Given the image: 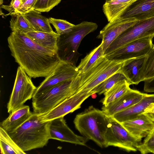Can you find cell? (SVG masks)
Here are the masks:
<instances>
[{
    "label": "cell",
    "instance_id": "32",
    "mask_svg": "<svg viewBox=\"0 0 154 154\" xmlns=\"http://www.w3.org/2000/svg\"><path fill=\"white\" fill-rule=\"evenodd\" d=\"M23 3L22 0H11L9 5H2L1 7L9 12L6 15L11 16L15 14V11L20 7Z\"/></svg>",
    "mask_w": 154,
    "mask_h": 154
},
{
    "label": "cell",
    "instance_id": "21",
    "mask_svg": "<svg viewBox=\"0 0 154 154\" xmlns=\"http://www.w3.org/2000/svg\"><path fill=\"white\" fill-rule=\"evenodd\" d=\"M25 34L39 45L57 52V43L59 35L57 32L33 31Z\"/></svg>",
    "mask_w": 154,
    "mask_h": 154
},
{
    "label": "cell",
    "instance_id": "13",
    "mask_svg": "<svg viewBox=\"0 0 154 154\" xmlns=\"http://www.w3.org/2000/svg\"><path fill=\"white\" fill-rule=\"evenodd\" d=\"M49 133L50 139L82 146H86L88 140L75 134L66 124L64 117L51 121Z\"/></svg>",
    "mask_w": 154,
    "mask_h": 154
},
{
    "label": "cell",
    "instance_id": "30",
    "mask_svg": "<svg viewBox=\"0 0 154 154\" xmlns=\"http://www.w3.org/2000/svg\"><path fill=\"white\" fill-rule=\"evenodd\" d=\"M141 154L154 153V128L137 147Z\"/></svg>",
    "mask_w": 154,
    "mask_h": 154
},
{
    "label": "cell",
    "instance_id": "33",
    "mask_svg": "<svg viewBox=\"0 0 154 154\" xmlns=\"http://www.w3.org/2000/svg\"><path fill=\"white\" fill-rule=\"evenodd\" d=\"M37 0H26L15 11V14H25L34 10V5Z\"/></svg>",
    "mask_w": 154,
    "mask_h": 154
},
{
    "label": "cell",
    "instance_id": "5",
    "mask_svg": "<svg viewBox=\"0 0 154 154\" xmlns=\"http://www.w3.org/2000/svg\"><path fill=\"white\" fill-rule=\"evenodd\" d=\"M72 80L62 82L33 97V112L39 114H43L76 93L77 91L72 84Z\"/></svg>",
    "mask_w": 154,
    "mask_h": 154
},
{
    "label": "cell",
    "instance_id": "29",
    "mask_svg": "<svg viewBox=\"0 0 154 154\" xmlns=\"http://www.w3.org/2000/svg\"><path fill=\"white\" fill-rule=\"evenodd\" d=\"M49 22L55 29L56 32L60 35L70 31L75 25L66 20L52 17L49 18Z\"/></svg>",
    "mask_w": 154,
    "mask_h": 154
},
{
    "label": "cell",
    "instance_id": "34",
    "mask_svg": "<svg viewBox=\"0 0 154 154\" xmlns=\"http://www.w3.org/2000/svg\"><path fill=\"white\" fill-rule=\"evenodd\" d=\"M144 82V91L147 93H154V78Z\"/></svg>",
    "mask_w": 154,
    "mask_h": 154
},
{
    "label": "cell",
    "instance_id": "18",
    "mask_svg": "<svg viewBox=\"0 0 154 154\" xmlns=\"http://www.w3.org/2000/svg\"><path fill=\"white\" fill-rule=\"evenodd\" d=\"M32 112L29 107L23 105L11 112L9 116L0 123V126L8 133H11L23 123Z\"/></svg>",
    "mask_w": 154,
    "mask_h": 154
},
{
    "label": "cell",
    "instance_id": "25",
    "mask_svg": "<svg viewBox=\"0 0 154 154\" xmlns=\"http://www.w3.org/2000/svg\"><path fill=\"white\" fill-rule=\"evenodd\" d=\"M104 56L102 43L88 54L81 61L77 67L79 72L83 73L87 71L101 57Z\"/></svg>",
    "mask_w": 154,
    "mask_h": 154
},
{
    "label": "cell",
    "instance_id": "8",
    "mask_svg": "<svg viewBox=\"0 0 154 154\" xmlns=\"http://www.w3.org/2000/svg\"><path fill=\"white\" fill-rule=\"evenodd\" d=\"M149 37H154V17L138 21L134 25L123 32L109 46L104 55L131 41Z\"/></svg>",
    "mask_w": 154,
    "mask_h": 154
},
{
    "label": "cell",
    "instance_id": "35",
    "mask_svg": "<svg viewBox=\"0 0 154 154\" xmlns=\"http://www.w3.org/2000/svg\"><path fill=\"white\" fill-rule=\"evenodd\" d=\"M143 113L154 114V103L150 104L144 110Z\"/></svg>",
    "mask_w": 154,
    "mask_h": 154
},
{
    "label": "cell",
    "instance_id": "16",
    "mask_svg": "<svg viewBox=\"0 0 154 154\" xmlns=\"http://www.w3.org/2000/svg\"><path fill=\"white\" fill-rule=\"evenodd\" d=\"M138 21L154 17V0H135L120 16Z\"/></svg>",
    "mask_w": 154,
    "mask_h": 154
},
{
    "label": "cell",
    "instance_id": "6",
    "mask_svg": "<svg viewBox=\"0 0 154 154\" xmlns=\"http://www.w3.org/2000/svg\"><path fill=\"white\" fill-rule=\"evenodd\" d=\"M20 66L18 67L13 88L8 103V112L12 111L24 105L32 98L36 87L31 79Z\"/></svg>",
    "mask_w": 154,
    "mask_h": 154
},
{
    "label": "cell",
    "instance_id": "27",
    "mask_svg": "<svg viewBox=\"0 0 154 154\" xmlns=\"http://www.w3.org/2000/svg\"><path fill=\"white\" fill-rule=\"evenodd\" d=\"M153 78H154V45L145 57L139 75L140 82Z\"/></svg>",
    "mask_w": 154,
    "mask_h": 154
},
{
    "label": "cell",
    "instance_id": "10",
    "mask_svg": "<svg viewBox=\"0 0 154 154\" xmlns=\"http://www.w3.org/2000/svg\"><path fill=\"white\" fill-rule=\"evenodd\" d=\"M79 73L76 66L60 60L51 73L37 87L33 97L62 82L72 79Z\"/></svg>",
    "mask_w": 154,
    "mask_h": 154
},
{
    "label": "cell",
    "instance_id": "39",
    "mask_svg": "<svg viewBox=\"0 0 154 154\" xmlns=\"http://www.w3.org/2000/svg\"><path fill=\"white\" fill-rule=\"evenodd\" d=\"M22 0V1H23V2L24 0Z\"/></svg>",
    "mask_w": 154,
    "mask_h": 154
},
{
    "label": "cell",
    "instance_id": "14",
    "mask_svg": "<svg viewBox=\"0 0 154 154\" xmlns=\"http://www.w3.org/2000/svg\"><path fill=\"white\" fill-rule=\"evenodd\" d=\"M120 123L132 136L141 141L154 128V120L146 113Z\"/></svg>",
    "mask_w": 154,
    "mask_h": 154
},
{
    "label": "cell",
    "instance_id": "4",
    "mask_svg": "<svg viewBox=\"0 0 154 154\" xmlns=\"http://www.w3.org/2000/svg\"><path fill=\"white\" fill-rule=\"evenodd\" d=\"M98 25L96 23L82 22L75 26L69 32L59 35L57 43V53L61 60L76 66L81 54L78 49L84 37L96 30Z\"/></svg>",
    "mask_w": 154,
    "mask_h": 154
},
{
    "label": "cell",
    "instance_id": "23",
    "mask_svg": "<svg viewBox=\"0 0 154 154\" xmlns=\"http://www.w3.org/2000/svg\"><path fill=\"white\" fill-rule=\"evenodd\" d=\"M131 85L126 79L115 84L103 94L104 97L101 101L103 105L106 106L119 99L130 88Z\"/></svg>",
    "mask_w": 154,
    "mask_h": 154
},
{
    "label": "cell",
    "instance_id": "17",
    "mask_svg": "<svg viewBox=\"0 0 154 154\" xmlns=\"http://www.w3.org/2000/svg\"><path fill=\"white\" fill-rule=\"evenodd\" d=\"M154 103V94H145L139 102L129 108L119 112L112 117L120 123L131 119L144 112L146 109Z\"/></svg>",
    "mask_w": 154,
    "mask_h": 154
},
{
    "label": "cell",
    "instance_id": "31",
    "mask_svg": "<svg viewBox=\"0 0 154 154\" xmlns=\"http://www.w3.org/2000/svg\"><path fill=\"white\" fill-rule=\"evenodd\" d=\"M62 0H37L33 9L42 12H48L60 3Z\"/></svg>",
    "mask_w": 154,
    "mask_h": 154
},
{
    "label": "cell",
    "instance_id": "15",
    "mask_svg": "<svg viewBox=\"0 0 154 154\" xmlns=\"http://www.w3.org/2000/svg\"><path fill=\"white\" fill-rule=\"evenodd\" d=\"M145 93L131 88L119 99L106 106H103L102 110L106 115L112 116L119 112L127 109L140 101Z\"/></svg>",
    "mask_w": 154,
    "mask_h": 154
},
{
    "label": "cell",
    "instance_id": "9",
    "mask_svg": "<svg viewBox=\"0 0 154 154\" xmlns=\"http://www.w3.org/2000/svg\"><path fill=\"white\" fill-rule=\"evenodd\" d=\"M94 94L93 91H80L64 100L49 111L43 114H38L39 119L41 122H45L64 117L80 108L83 102Z\"/></svg>",
    "mask_w": 154,
    "mask_h": 154
},
{
    "label": "cell",
    "instance_id": "2",
    "mask_svg": "<svg viewBox=\"0 0 154 154\" xmlns=\"http://www.w3.org/2000/svg\"><path fill=\"white\" fill-rule=\"evenodd\" d=\"M50 123L41 122L38 114L32 112L23 123L8 134L24 152L43 148L50 139Z\"/></svg>",
    "mask_w": 154,
    "mask_h": 154
},
{
    "label": "cell",
    "instance_id": "22",
    "mask_svg": "<svg viewBox=\"0 0 154 154\" xmlns=\"http://www.w3.org/2000/svg\"><path fill=\"white\" fill-rule=\"evenodd\" d=\"M41 13L33 10L23 15L35 31L53 32L49 19Z\"/></svg>",
    "mask_w": 154,
    "mask_h": 154
},
{
    "label": "cell",
    "instance_id": "37",
    "mask_svg": "<svg viewBox=\"0 0 154 154\" xmlns=\"http://www.w3.org/2000/svg\"><path fill=\"white\" fill-rule=\"evenodd\" d=\"M3 3V0H0V5H1Z\"/></svg>",
    "mask_w": 154,
    "mask_h": 154
},
{
    "label": "cell",
    "instance_id": "3",
    "mask_svg": "<svg viewBox=\"0 0 154 154\" xmlns=\"http://www.w3.org/2000/svg\"><path fill=\"white\" fill-rule=\"evenodd\" d=\"M108 122L104 112L93 106L77 114L74 120L75 128L83 137L101 148L106 147L105 135Z\"/></svg>",
    "mask_w": 154,
    "mask_h": 154
},
{
    "label": "cell",
    "instance_id": "28",
    "mask_svg": "<svg viewBox=\"0 0 154 154\" xmlns=\"http://www.w3.org/2000/svg\"><path fill=\"white\" fill-rule=\"evenodd\" d=\"M125 79L128 81L121 70L106 78L94 88L92 91L95 94L97 93L99 95L104 94L115 84Z\"/></svg>",
    "mask_w": 154,
    "mask_h": 154
},
{
    "label": "cell",
    "instance_id": "19",
    "mask_svg": "<svg viewBox=\"0 0 154 154\" xmlns=\"http://www.w3.org/2000/svg\"><path fill=\"white\" fill-rule=\"evenodd\" d=\"M135 0H106L103 11L109 22L120 17Z\"/></svg>",
    "mask_w": 154,
    "mask_h": 154
},
{
    "label": "cell",
    "instance_id": "38",
    "mask_svg": "<svg viewBox=\"0 0 154 154\" xmlns=\"http://www.w3.org/2000/svg\"><path fill=\"white\" fill-rule=\"evenodd\" d=\"M26 0H24L23 2V3L24 2H25Z\"/></svg>",
    "mask_w": 154,
    "mask_h": 154
},
{
    "label": "cell",
    "instance_id": "36",
    "mask_svg": "<svg viewBox=\"0 0 154 154\" xmlns=\"http://www.w3.org/2000/svg\"><path fill=\"white\" fill-rule=\"evenodd\" d=\"M148 114H149L150 116L152 118V119L154 120V114H152V113H148Z\"/></svg>",
    "mask_w": 154,
    "mask_h": 154
},
{
    "label": "cell",
    "instance_id": "1",
    "mask_svg": "<svg viewBox=\"0 0 154 154\" xmlns=\"http://www.w3.org/2000/svg\"><path fill=\"white\" fill-rule=\"evenodd\" d=\"M7 41L15 62L31 78L47 76L60 60L57 51L39 45L25 34L12 32Z\"/></svg>",
    "mask_w": 154,
    "mask_h": 154
},
{
    "label": "cell",
    "instance_id": "24",
    "mask_svg": "<svg viewBox=\"0 0 154 154\" xmlns=\"http://www.w3.org/2000/svg\"><path fill=\"white\" fill-rule=\"evenodd\" d=\"M0 147L2 154H25L9 135L0 126Z\"/></svg>",
    "mask_w": 154,
    "mask_h": 154
},
{
    "label": "cell",
    "instance_id": "7",
    "mask_svg": "<svg viewBox=\"0 0 154 154\" xmlns=\"http://www.w3.org/2000/svg\"><path fill=\"white\" fill-rule=\"evenodd\" d=\"M109 122L105 134L106 147L113 146L128 152H136L141 142L132 136L112 116H108Z\"/></svg>",
    "mask_w": 154,
    "mask_h": 154
},
{
    "label": "cell",
    "instance_id": "11",
    "mask_svg": "<svg viewBox=\"0 0 154 154\" xmlns=\"http://www.w3.org/2000/svg\"><path fill=\"white\" fill-rule=\"evenodd\" d=\"M153 38L149 37L133 41L104 56L109 59L124 61L145 57L154 45Z\"/></svg>",
    "mask_w": 154,
    "mask_h": 154
},
{
    "label": "cell",
    "instance_id": "26",
    "mask_svg": "<svg viewBox=\"0 0 154 154\" xmlns=\"http://www.w3.org/2000/svg\"><path fill=\"white\" fill-rule=\"evenodd\" d=\"M11 16L9 27L12 32L26 34L34 31L23 14L17 13Z\"/></svg>",
    "mask_w": 154,
    "mask_h": 154
},
{
    "label": "cell",
    "instance_id": "20",
    "mask_svg": "<svg viewBox=\"0 0 154 154\" xmlns=\"http://www.w3.org/2000/svg\"><path fill=\"white\" fill-rule=\"evenodd\" d=\"M145 57L131 59L124 62L121 71L131 85H137L140 82V73Z\"/></svg>",
    "mask_w": 154,
    "mask_h": 154
},
{
    "label": "cell",
    "instance_id": "12",
    "mask_svg": "<svg viewBox=\"0 0 154 154\" xmlns=\"http://www.w3.org/2000/svg\"><path fill=\"white\" fill-rule=\"evenodd\" d=\"M138 21L134 18H125L120 17L109 22L97 37L102 39L104 54L109 46L118 36Z\"/></svg>",
    "mask_w": 154,
    "mask_h": 154
}]
</instances>
